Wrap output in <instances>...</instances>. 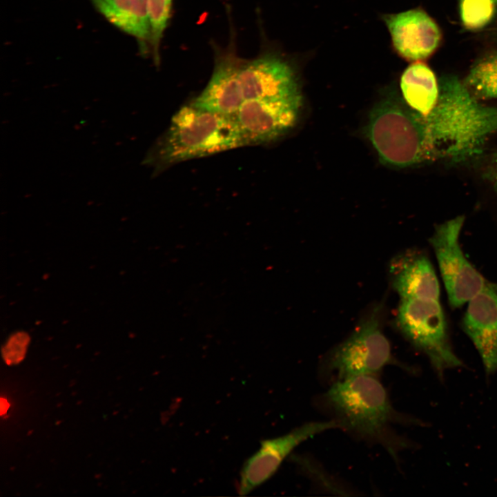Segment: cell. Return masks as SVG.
Listing matches in <instances>:
<instances>
[{"label": "cell", "instance_id": "1", "mask_svg": "<svg viewBox=\"0 0 497 497\" xmlns=\"http://www.w3.org/2000/svg\"><path fill=\"white\" fill-rule=\"evenodd\" d=\"M318 408L354 438L381 445L394 461L410 442L393 428L395 424L420 422L398 412L376 376H359L331 384L315 400Z\"/></svg>", "mask_w": 497, "mask_h": 497}, {"label": "cell", "instance_id": "2", "mask_svg": "<svg viewBox=\"0 0 497 497\" xmlns=\"http://www.w3.org/2000/svg\"><path fill=\"white\" fill-rule=\"evenodd\" d=\"M246 145L234 115L182 107L157 149V160L170 165Z\"/></svg>", "mask_w": 497, "mask_h": 497}, {"label": "cell", "instance_id": "3", "mask_svg": "<svg viewBox=\"0 0 497 497\" xmlns=\"http://www.w3.org/2000/svg\"><path fill=\"white\" fill-rule=\"evenodd\" d=\"M384 302L372 305L351 335L321 359L318 376L328 384L359 376H376L386 366L405 367L393 358L384 334Z\"/></svg>", "mask_w": 497, "mask_h": 497}, {"label": "cell", "instance_id": "4", "mask_svg": "<svg viewBox=\"0 0 497 497\" xmlns=\"http://www.w3.org/2000/svg\"><path fill=\"white\" fill-rule=\"evenodd\" d=\"M395 324L415 348L425 353L438 376L462 366L450 344L448 327L439 300L400 299Z\"/></svg>", "mask_w": 497, "mask_h": 497}, {"label": "cell", "instance_id": "5", "mask_svg": "<svg viewBox=\"0 0 497 497\" xmlns=\"http://www.w3.org/2000/svg\"><path fill=\"white\" fill-rule=\"evenodd\" d=\"M464 222L465 217L460 215L437 225L429 240L452 309L468 302L487 281L461 249L459 236Z\"/></svg>", "mask_w": 497, "mask_h": 497}, {"label": "cell", "instance_id": "6", "mask_svg": "<svg viewBox=\"0 0 497 497\" xmlns=\"http://www.w3.org/2000/svg\"><path fill=\"white\" fill-rule=\"evenodd\" d=\"M333 429H339L334 420L311 421L282 436L262 441L260 447L246 460L241 469L238 494H250L269 480L298 446L317 434Z\"/></svg>", "mask_w": 497, "mask_h": 497}, {"label": "cell", "instance_id": "7", "mask_svg": "<svg viewBox=\"0 0 497 497\" xmlns=\"http://www.w3.org/2000/svg\"><path fill=\"white\" fill-rule=\"evenodd\" d=\"M302 96L283 99H245L234 117L246 144L271 142L296 124Z\"/></svg>", "mask_w": 497, "mask_h": 497}, {"label": "cell", "instance_id": "8", "mask_svg": "<svg viewBox=\"0 0 497 497\" xmlns=\"http://www.w3.org/2000/svg\"><path fill=\"white\" fill-rule=\"evenodd\" d=\"M239 77L244 100L302 96L294 67L280 55L268 54L242 61Z\"/></svg>", "mask_w": 497, "mask_h": 497}, {"label": "cell", "instance_id": "9", "mask_svg": "<svg viewBox=\"0 0 497 497\" xmlns=\"http://www.w3.org/2000/svg\"><path fill=\"white\" fill-rule=\"evenodd\" d=\"M398 55L418 61L429 57L438 47L441 32L436 22L420 8L382 16Z\"/></svg>", "mask_w": 497, "mask_h": 497}, {"label": "cell", "instance_id": "10", "mask_svg": "<svg viewBox=\"0 0 497 497\" xmlns=\"http://www.w3.org/2000/svg\"><path fill=\"white\" fill-rule=\"evenodd\" d=\"M489 375L497 371V282L487 281L469 302L461 322Z\"/></svg>", "mask_w": 497, "mask_h": 497}, {"label": "cell", "instance_id": "11", "mask_svg": "<svg viewBox=\"0 0 497 497\" xmlns=\"http://www.w3.org/2000/svg\"><path fill=\"white\" fill-rule=\"evenodd\" d=\"M389 279L400 299H440V286L434 269L422 251L410 248L390 261Z\"/></svg>", "mask_w": 497, "mask_h": 497}, {"label": "cell", "instance_id": "12", "mask_svg": "<svg viewBox=\"0 0 497 497\" xmlns=\"http://www.w3.org/2000/svg\"><path fill=\"white\" fill-rule=\"evenodd\" d=\"M241 63L232 50L220 56L208 84L191 104L207 111L235 115L244 101L239 77Z\"/></svg>", "mask_w": 497, "mask_h": 497}, {"label": "cell", "instance_id": "13", "mask_svg": "<svg viewBox=\"0 0 497 497\" xmlns=\"http://www.w3.org/2000/svg\"><path fill=\"white\" fill-rule=\"evenodd\" d=\"M95 9L110 23L133 37L146 55L150 46L148 0H90Z\"/></svg>", "mask_w": 497, "mask_h": 497}, {"label": "cell", "instance_id": "14", "mask_svg": "<svg viewBox=\"0 0 497 497\" xmlns=\"http://www.w3.org/2000/svg\"><path fill=\"white\" fill-rule=\"evenodd\" d=\"M400 87L405 103L422 115L429 114L437 103L438 81L423 62L414 61L408 66L400 77Z\"/></svg>", "mask_w": 497, "mask_h": 497}, {"label": "cell", "instance_id": "15", "mask_svg": "<svg viewBox=\"0 0 497 497\" xmlns=\"http://www.w3.org/2000/svg\"><path fill=\"white\" fill-rule=\"evenodd\" d=\"M462 82L478 101L497 99V52L487 54L477 60Z\"/></svg>", "mask_w": 497, "mask_h": 497}, {"label": "cell", "instance_id": "16", "mask_svg": "<svg viewBox=\"0 0 497 497\" xmlns=\"http://www.w3.org/2000/svg\"><path fill=\"white\" fill-rule=\"evenodd\" d=\"M173 0H148V10L150 23V47L155 64L160 62V46L167 27Z\"/></svg>", "mask_w": 497, "mask_h": 497}, {"label": "cell", "instance_id": "17", "mask_svg": "<svg viewBox=\"0 0 497 497\" xmlns=\"http://www.w3.org/2000/svg\"><path fill=\"white\" fill-rule=\"evenodd\" d=\"M293 458L302 472L320 488L328 491L337 492L339 495H351L349 492L353 495L354 490L351 487L344 485L342 481L331 476L315 460L301 456H296Z\"/></svg>", "mask_w": 497, "mask_h": 497}, {"label": "cell", "instance_id": "18", "mask_svg": "<svg viewBox=\"0 0 497 497\" xmlns=\"http://www.w3.org/2000/svg\"><path fill=\"white\" fill-rule=\"evenodd\" d=\"M495 6L491 0H460L459 12L462 24L469 30L483 28L492 19Z\"/></svg>", "mask_w": 497, "mask_h": 497}, {"label": "cell", "instance_id": "19", "mask_svg": "<svg viewBox=\"0 0 497 497\" xmlns=\"http://www.w3.org/2000/svg\"><path fill=\"white\" fill-rule=\"evenodd\" d=\"M28 341V336L23 333L12 336L3 349L2 352L5 361L8 364H12L23 360Z\"/></svg>", "mask_w": 497, "mask_h": 497}, {"label": "cell", "instance_id": "20", "mask_svg": "<svg viewBox=\"0 0 497 497\" xmlns=\"http://www.w3.org/2000/svg\"><path fill=\"white\" fill-rule=\"evenodd\" d=\"M485 177L497 192V152L489 158L485 169Z\"/></svg>", "mask_w": 497, "mask_h": 497}, {"label": "cell", "instance_id": "21", "mask_svg": "<svg viewBox=\"0 0 497 497\" xmlns=\"http://www.w3.org/2000/svg\"><path fill=\"white\" fill-rule=\"evenodd\" d=\"M9 407V405L6 400L1 398V414L3 415L4 413H6Z\"/></svg>", "mask_w": 497, "mask_h": 497}, {"label": "cell", "instance_id": "22", "mask_svg": "<svg viewBox=\"0 0 497 497\" xmlns=\"http://www.w3.org/2000/svg\"><path fill=\"white\" fill-rule=\"evenodd\" d=\"M496 5L497 4V0H491Z\"/></svg>", "mask_w": 497, "mask_h": 497}]
</instances>
